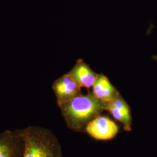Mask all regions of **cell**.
<instances>
[{
	"label": "cell",
	"mask_w": 157,
	"mask_h": 157,
	"mask_svg": "<svg viewBox=\"0 0 157 157\" xmlns=\"http://www.w3.org/2000/svg\"><path fill=\"white\" fill-rule=\"evenodd\" d=\"M59 107L67 127L79 132L105 110V103L89 93L80 94Z\"/></svg>",
	"instance_id": "cell-1"
},
{
	"label": "cell",
	"mask_w": 157,
	"mask_h": 157,
	"mask_svg": "<svg viewBox=\"0 0 157 157\" xmlns=\"http://www.w3.org/2000/svg\"><path fill=\"white\" fill-rule=\"evenodd\" d=\"M68 73L73 78L78 86L89 89L93 87L98 73H95L89 65L82 59H78Z\"/></svg>",
	"instance_id": "cell-7"
},
{
	"label": "cell",
	"mask_w": 157,
	"mask_h": 157,
	"mask_svg": "<svg viewBox=\"0 0 157 157\" xmlns=\"http://www.w3.org/2000/svg\"><path fill=\"white\" fill-rule=\"evenodd\" d=\"M20 132L24 143L22 157H63L61 145L50 129L28 126Z\"/></svg>",
	"instance_id": "cell-2"
},
{
	"label": "cell",
	"mask_w": 157,
	"mask_h": 157,
	"mask_svg": "<svg viewBox=\"0 0 157 157\" xmlns=\"http://www.w3.org/2000/svg\"><path fill=\"white\" fill-rule=\"evenodd\" d=\"M23 148L20 129L0 132V157H22Z\"/></svg>",
	"instance_id": "cell-4"
},
{
	"label": "cell",
	"mask_w": 157,
	"mask_h": 157,
	"mask_svg": "<svg viewBox=\"0 0 157 157\" xmlns=\"http://www.w3.org/2000/svg\"><path fill=\"white\" fill-rule=\"evenodd\" d=\"M105 109L124 124L126 131H131L132 119L129 104L120 94L111 101L105 103Z\"/></svg>",
	"instance_id": "cell-6"
},
{
	"label": "cell",
	"mask_w": 157,
	"mask_h": 157,
	"mask_svg": "<svg viewBox=\"0 0 157 157\" xmlns=\"http://www.w3.org/2000/svg\"><path fill=\"white\" fill-rule=\"evenodd\" d=\"M86 131L96 140H108L118 134L119 127L109 117L100 115L86 125Z\"/></svg>",
	"instance_id": "cell-3"
},
{
	"label": "cell",
	"mask_w": 157,
	"mask_h": 157,
	"mask_svg": "<svg viewBox=\"0 0 157 157\" xmlns=\"http://www.w3.org/2000/svg\"><path fill=\"white\" fill-rule=\"evenodd\" d=\"M52 89L58 107L82 94L81 87L68 73L55 80Z\"/></svg>",
	"instance_id": "cell-5"
},
{
	"label": "cell",
	"mask_w": 157,
	"mask_h": 157,
	"mask_svg": "<svg viewBox=\"0 0 157 157\" xmlns=\"http://www.w3.org/2000/svg\"><path fill=\"white\" fill-rule=\"evenodd\" d=\"M92 88L93 95L104 103L111 101L120 94L108 77L102 73L98 75Z\"/></svg>",
	"instance_id": "cell-8"
}]
</instances>
